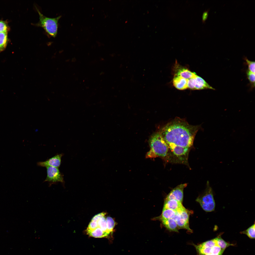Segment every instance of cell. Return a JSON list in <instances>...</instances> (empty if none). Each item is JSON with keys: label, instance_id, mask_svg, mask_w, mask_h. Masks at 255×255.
I'll return each instance as SVG.
<instances>
[{"label": "cell", "instance_id": "cell-4", "mask_svg": "<svg viewBox=\"0 0 255 255\" xmlns=\"http://www.w3.org/2000/svg\"><path fill=\"white\" fill-rule=\"evenodd\" d=\"M39 16V21L37 23L32 24L34 25L42 27L50 35L55 37L57 32L58 21L61 16L55 18H50L43 15L36 7Z\"/></svg>", "mask_w": 255, "mask_h": 255}, {"label": "cell", "instance_id": "cell-16", "mask_svg": "<svg viewBox=\"0 0 255 255\" xmlns=\"http://www.w3.org/2000/svg\"><path fill=\"white\" fill-rule=\"evenodd\" d=\"M176 212L171 209L163 208L162 214L159 217V219H168L173 218Z\"/></svg>", "mask_w": 255, "mask_h": 255}, {"label": "cell", "instance_id": "cell-14", "mask_svg": "<svg viewBox=\"0 0 255 255\" xmlns=\"http://www.w3.org/2000/svg\"><path fill=\"white\" fill-rule=\"evenodd\" d=\"M195 78L196 81L195 90L209 89L215 90V89L211 86L201 77L197 75Z\"/></svg>", "mask_w": 255, "mask_h": 255}, {"label": "cell", "instance_id": "cell-3", "mask_svg": "<svg viewBox=\"0 0 255 255\" xmlns=\"http://www.w3.org/2000/svg\"><path fill=\"white\" fill-rule=\"evenodd\" d=\"M197 255H222L224 250L217 244L215 238L197 245L192 243Z\"/></svg>", "mask_w": 255, "mask_h": 255}, {"label": "cell", "instance_id": "cell-15", "mask_svg": "<svg viewBox=\"0 0 255 255\" xmlns=\"http://www.w3.org/2000/svg\"><path fill=\"white\" fill-rule=\"evenodd\" d=\"M87 234L90 236L95 238H101L107 236L109 235L103 231L100 228L98 227L94 230L87 231Z\"/></svg>", "mask_w": 255, "mask_h": 255}, {"label": "cell", "instance_id": "cell-8", "mask_svg": "<svg viewBox=\"0 0 255 255\" xmlns=\"http://www.w3.org/2000/svg\"><path fill=\"white\" fill-rule=\"evenodd\" d=\"M187 184H181L173 189L167 196L165 200L174 199L182 203L183 198V191Z\"/></svg>", "mask_w": 255, "mask_h": 255}, {"label": "cell", "instance_id": "cell-9", "mask_svg": "<svg viewBox=\"0 0 255 255\" xmlns=\"http://www.w3.org/2000/svg\"><path fill=\"white\" fill-rule=\"evenodd\" d=\"M174 75L180 76L186 79L195 78L197 75L186 68L176 63L174 68Z\"/></svg>", "mask_w": 255, "mask_h": 255}, {"label": "cell", "instance_id": "cell-24", "mask_svg": "<svg viewBox=\"0 0 255 255\" xmlns=\"http://www.w3.org/2000/svg\"><path fill=\"white\" fill-rule=\"evenodd\" d=\"M195 78L188 79L187 85L188 88L192 90H195L196 85V81Z\"/></svg>", "mask_w": 255, "mask_h": 255}, {"label": "cell", "instance_id": "cell-1", "mask_svg": "<svg viewBox=\"0 0 255 255\" xmlns=\"http://www.w3.org/2000/svg\"><path fill=\"white\" fill-rule=\"evenodd\" d=\"M199 127L189 124L176 117L167 124L161 133L169 149L167 157L170 162L187 164L190 149Z\"/></svg>", "mask_w": 255, "mask_h": 255}, {"label": "cell", "instance_id": "cell-7", "mask_svg": "<svg viewBox=\"0 0 255 255\" xmlns=\"http://www.w3.org/2000/svg\"><path fill=\"white\" fill-rule=\"evenodd\" d=\"M46 168L47 175L44 182H48L50 186L59 182L64 184L63 176L58 168L52 166H47Z\"/></svg>", "mask_w": 255, "mask_h": 255}, {"label": "cell", "instance_id": "cell-6", "mask_svg": "<svg viewBox=\"0 0 255 255\" xmlns=\"http://www.w3.org/2000/svg\"><path fill=\"white\" fill-rule=\"evenodd\" d=\"M192 213V211L186 208L181 212H176L175 215L173 219L176 222L179 229H184L190 232H192L189 224V216Z\"/></svg>", "mask_w": 255, "mask_h": 255}, {"label": "cell", "instance_id": "cell-19", "mask_svg": "<svg viewBox=\"0 0 255 255\" xmlns=\"http://www.w3.org/2000/svg\"><path fill=\"white\" fill-rule=\"evenodd\" d=\"M217 244L223 250L225 249L229 246L234 245L229 243L225 241L221 238L220 235L215 238Z\"/></svg>", "mask_w": 255, "mask_h": 255}, {"label": "cell", "instance_id": "cell-11", "mask_svg": "<svg viewBox=\"0 0 255 255\" xmlns=\"http://www.w3.org/2000/svg\"><path fill=\"white\" fill-rule=\"evenodd\" d=\"M163 208L179 212H181L186 208L183 206L182 203L174 199L165 200Z\"/></svg>", "mask_w": 255, "mask_h": 255}, {"label": "cell", "instance_id": "cell-12", "mask_svg": "<svg viewBox=\"0 0 255 255\" xmlns=\"http://www.w3.org/2000/svg\"><path fill=\"white\" fill-rule=\"evenodd\" d=\"M188 79L180 76L174 75L173 82L174 86L180 90H183L188 88Z\"/></svg>", "mask_w": 255, "mask_h": 255}, {"label": "cell", "instance_id": "cell-2", "mask_svg": "<svg viewBox=\"0 0 255 255\" xmlns=\"http://www.w3.org/2000/svg\"><path fill=\"white\" fill-rule=\"evenodd\" d=\"M150 148L146 153L147 158L160 157L166 160L169 150L167 145L160 132L156 133L150 137L149 140Z\"/></svg>", "mask_w": 255, "mask_h": 255}, {"label": "cell", "instance_id": "cell-22", "mask_svg": "<svg viewBox=\"0 0 255 255\" xmlns=\"http://www.w3.org/2000/svg\"><path fill=\"white\" fill-rule=\"evenodd\" d=\"M244 59L248 66V70L252 72L255 73V62L250 61L246 57H245Z\"/></svg>", "mask_w": 255, "mask_h": 255}, {"label": "cell", "instance_id": "cell-13", "mask_svg": "<svg viewBox=\"0 0 255 255\" xmlns=\"http://www.w3.org/2000/svg\"><path fill=\"white\" fill-rule=\"evenodd\" d=\"M160 220L166 228L170 231L178 232L179 229L176 222L173 218Z\"/></svg>", "mask_w": 255, "mask_h": 255}, {"label": "cell", "instance_id": "cell-5", "mask_svg": "<svg viewBox=\"0 0 255 255\" xmlns=\"http://www.w3.org/2000/svg\"><path fill=\"white\" fill-rule=\"evenodd\" d=\"M202 209L206 212H211L215 210V203L213 197L212 189L208 182L207 183L206 189L204 192L196 199Z\"/></svg>", "mask_w": 255, "mask_h": 255}, {"label": "cell", "instance_id": "cell-17", "mask_svg": "<svg viewBox=\"0 0 255 255\" xmlns=\"http://www.w3.org/2000/svg\"><path fill=\"white\" fill-rule=\"evenodd\" d=\"M8 42L7 32H0V52L5 49Z\"/></svg>", "mask_w": 255, "mask_h": 255}, {"label": "cell", "instance_id": "cell-20", "mask_svg": "<svg viewBox=\"0 0 255 255\" xmlns=\"http://www.w3.org/2000/svg\"><path fill=\"white\" fill-rule=\"evenodd\" d=\"M107 227L110 233L112 232L115 226V222L113 219L110 217L106 218Z\"/></svg>", "mask_w": 255, "mask_h": 255}, {"label": "cell", "instance_id": "cell-21", "mask_svg": "<svg viewBox=\"0 0 255 255\" xmlns=\"http://www.w3.org/2000/svg\"><path fill=\"white\" fill-rule=\"evenodd\" d=\"M246 74L247 77L249 81L251 86L252 87H255V73L252 72L248 70L246 71Z\"/></svg>", "mask_w": 255, "mask_h": 255}, {"label": "cell", "instance_id": "cell-25", "mask_svg": "<svg viewBox=\"0 0 255 255\" xmlns=\"http://www.w3.org/2000/svg\"><path fill=\"white\" fill-rule=\"evenodd\" d=\"M210 8L205 10L203 12L202 16V22L204 23L207 18Z\"/></svg>", "mask_w": 255, "mask_h": 255}, {"label": "cell", "instance_id": "cell-10", "mask_svg": "<svg viewBox=\"0 0 255 255\" xmlns=\"http://www.w3.org/2000/svg\"><path fill=\"white\" fill-rule=\"evenodd\" d=\"M63 155L62 154L56 155L45 161L38 162L37 164L42 167L52 166L58 168L60 166Z\"/></svg>", "mask_w": 255, "mask_h": 255}, {"label": "cell", "instance_id": "cell-23", "mask_svg": "<svg viewBox=\"0 0 255 255\" xmlns=\"http://www.w3.org/2000/svg\"><path fill=\"white\" fill-rule=\"evenodd\" d=\"M9 28L5 21L0 20V32H7Z\"/></svg>", "mask_w": 255, "mask_h": 255}, {"label": "cell", "instance_id": "cell-18", "mask_svg": "<svg viewBox=\"0 0 255 255\" xmlns=\"http://www.w3.org/2000/svg\"><path fill=\"white\" fill-rule=\"evenodd\" d=\"M255 224H254L246 230L240 232L241 234L246 235L249 238L251 239L255 238Z\"/></svg>", "mask_w": 255, "mask_h": 255}]
</instances>
